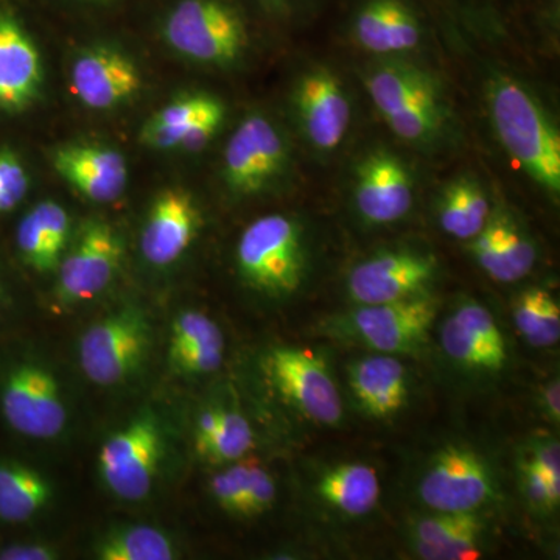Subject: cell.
<instances>
[{
  "mask_svg": "<svg viewBox=\"0 0 560 560\" xmlns=\"http://www.w3.org/2000/svg\"><path fill=\"white\" fill-rule=\"evenodd\" d=\"M363 80L382 119L408 145L433 150L451 136V105L430 70L401 58H383Z\"/></svg>",
  "mask_w": 560,
  "mask_h": 560,
  "instance_id": "obj_1",
  "label": "cell"
},
{
  "mask_svg": "<svg viewBox=\"0 0 560 560\" xmlns=\"http://www.w3.org/2000/svg\"><path fill=\"white\" fill-rule=\"evenodd\" d=\"M493 130L526 175L552 198L560 195V136L550 114L517 79L492 72L486 80Z\"/></svg>",
  "mask_w": 560,
  "mask_h": 560,
  "instance_id": "obj_2",
  "label": "cell"
},
{
  "mask_svg": "<svg viewBox=\"0 0 560 560\" xmlns=\"http://www.w3.org/2000/svg\"><path fill=\"white\" fill-rule=\"evenodd\" d=\"M235 259L246 285L275 300L298 293L311 267L304 228L283 213L253 221L243 231Z\"/></svg>",
  "mask_w": 560,
  "mask_h": 560,
  "instance_id": "obj_3",
  "label": "cell"
},
{
  "mask_svg": "<svg viewBox=\"0 0 560 560\" xmlns=\"http://www.w3.org/2000/svg\"><path fill=\"white\" fill-rule=\"evenodd\" d=\"M441 301L433 293L389 304L355 305L331 316L324 334L388 355H416L429 342Z\"/></svg>",
  "mask_w": 560,
  "mask_h": 560,
  "instance_id": "obj_4",
  "label": "cell"
},
{
  "mask_svg": "<svg viewBox=\"0 0 560 560\" xmlns=\"http://www.w3.org/2000/svg\"><path fill=\"white\" fill-rule=\"evenodd\" d=\"M173 49L202 65L231 66L248 47L241 14L223 0H180L165 22Z\"/></svg>",
  "mask_w": 560,
  "mask_h": 560,
  "instance_id": "obj_5",
  "label": "cell"
},
{
  "mask_svg": "<svg viewBox=\"0 0 560 560\" xmlns=\"http://www.w3.org/2000/svg\"><path fill=\"white\" fill-rule=\"evenodd\" d=\"M418 495L429 511L480 512L495 503L500 489L480 452L467 444H447L427 463Z\"/></svg>",
  "mask_w": 560,
  "mask_h": 560,
  "instance_id": "obj_6",
  "label": "cell"
},
{
  "mask_svg": "<svg viewBox=\"0 0 560 560\" xmlns=\"http://www.w3.org/2000/svg\"><path fill=\"white\" fill-rule=\"evenodd\" d=\"M268 381L302 418L320 427L345 419L340 389L326 359L311 349L279 346L265 355Z\"/></svg>",
  "mask_w": 560,
  "mask_h": 560,
  "instance_id": "obj_7",
  "label": "cell"
},
{
  "mask_svg": "<svg viewBox=\"0 0 560 560\" xmlns=\"http://www.w3.org/2000/svg\"><path fill=\"white\" fill-rule=\"evenodd\" d=\"M290 158L289 140L278 125L267 116L250 114L224 149V183L241 197L259 195L285 175Z\"/></svg>",
  "mask_w": 560,
  "mask_h": 560,
  "instance_id": "obj_8",
  "label": "cell"
},
{
  "mask_svg": "<svg viewBox=\"0 0 560 560\" xmlns=\"http://www.w3.org/2000/svg\"><path fill=\"white\" fill-rule=\"evenodd\" d=\"M436 257L416 248L382 249L350 268L346 290L355 305L389 304L431 293Z\"/></svg>",
  "mask_w": 560,
  "mask_h": 560,
  "instance_id": "obj_9",
  "label": "cell"
},
{
  "mask_svg": "<svg viewBox=\"0 0 560 560\" xmlns=\"http://www.w3.org/2000/svg\"><path fill=\"white\" fill-rule=\"evenodd\" d=\"M149 345L145 315L136 308H121L84 331L80 341L81 370L95 385H117L139 370Z\"/></svg>",
  "mask_w": 560,
  "mask_h": 560,
  "instance_id": "obj_10",
  "label": "cell"
},
{
  "mask_svg": "<svg viewBox=\"0 0 560 560\" xmlns=\"http://www.w3.org/2000/svg\"><path fill=\"white\" fill-rule=\"evenodd\" d=\"M291 105L302 138L316 153L329 154L345 142L352 106L337 72L324 66L305 70L294 84Z\"/></svg>",
  "mask_w": 560,
  "mask_h": 560,
  "instance_id": "obj_11",
  "label": "cell"
},
{
  "mask_svg": "<svg viewBox=\"0 0 560 560\" xmlns=\"http://www.w3.org/2000/svg\"><path fill=\"white\" fill-rule=\"evenodd\" d=\"M162 438L153 416H140L109 438L98 455L105 485L121 500L145 499L160 469Z\"/></svg>",
  "mask_w": 560,
  "mask_h": 560,
  "instance_id": "obj_12",
  "label": "cell"
},
{
  "mask_svg": "<svg viewBox=\"0 0 560 560\" xmlns=\"http://www.w3.org/2000/svg\"><path fill=\"white\" fill-rule=\"evenodd\" d=\"M121 259L124 245L116 230L105 221H86L58 264V301L70 305L94 300L116 278Z\"/></svg>",
  "mask_w": 560,
  "mask_h": 560,
  "instance_id": "obj_13",
  "label": "cell"
},
{
  "mask_svg": "<svg viewBox=\"0 0 560 560\" xmlns=\"http://www.w3.org/2000/svg\"><path fill=\"white\" fill-rule=\"evenodd\" d=\"M440 342L445 357L467 374L497 375L510 361V348L495 316L469 298L445 316Z\"/></svg>",
  "mask_w": 560,
  "mask_h": 560,
  "instance_id": "obj_14",
  "label": "cell"
},
{
  "mask_svg": "<svg viewBox=\"0 0 560 560\" xmlns=\"http://www.w3.org/2000/svg\"><path fill=\"white\" fill-rule=\"evenodd\" d=\"M2 411L11 429L33 440L57 438L68 422L57 378L39 364L24 363L9 372Z\"/></svg>",
  "mask_w": 560,
  "mask_h": 560,
  "instance_id": "obj_15",
  "label": "cell"
},
{
  "mask_svg": "<svg viewBox=\"0 0 560 560\" xmlns=\"http://www.w3.org/2000/svg\"><path fill=\"white\" fill-rule=\"evenodd\" d=\"M352 198L360 219L371 226L404 220L415 205L410 167L393 151H370L353 168Z\"/></svg>",
  "mask_w": 560,
  "mask_h": 560,
  "instance_id": "obj_16",
  "label": "cell"
},
{
  "mask_svg": "<svg viewBox=\"0 0 560 560\" xmlns=\"http://www.w3.org/2000/svg\"><path fill=\"white\" fill-rule=\"evenodd\" d=\"M349 32L368 54L400 58L422 46L425 24L415 0H355Z\"/></svg>",
  "mask_w": 560,
  "mask_h": 560,
  "instance_id": "obj_17",
  "label": "cell"
},
{
  "mask_svg": "<svg viewBox=\"0 0 560 560\" xmlns=\"http://www.w3.org/2000/svg\"><path fill=\"white\" fill-rule=\"evenodd\" d=\"M70 84L84 106L106 110L131 101L142 80L127 55L110 47H94L73 62Z\"/></svg>",
  "mask_w": 560,
  "mask_h": 560,
  "instance_id": "obj_18",
  "label": "cell"
},
{
  "mask_svg": "<svg viewBox=\"0 0 560 560\" xmlns=\"http://www.w3.org/2000/svg\"><path fill=\"white\" fill-rule=\"evenodd\" d=\"M346 377L353 404L370 419L399 415L410 397V372L397 355L374 352L350 361Z\"/></svg>",
  "mask_w": 560,
  "mask_h": 560,
  "instance_id": "obj_19",
  "label": "cell"
},
{
  "mask_svg": "<svg viewBox=\"0 0 560 560\" xmlns=\"http://www.w3.org/2000/svg\"><path fill=\"white\" fill-rule=\"evenodd\" d=\"M469 250L478 267L501 283L526 278L537 260L536 245L528 232L504 209L490 213L480 234L469 241Z\"/></svg>",
  "mask_w": 560,
  "mask_h": 560,
  "instance_id": "obj_20",
  "label": "cell"
},
{
  "mask_svg": "<svg viewBox=\"0 0 560 560\" xmlns=\"http://www.w3.org/2000/svg\"><path fill=\"white\" fill-rule=\"evenodd\" d=\"M200 212L189 191L167 189L151 206L140 248L154 267H167L186 253L197 237Z\"/></svg>",
  "mask_w": 560,
  "mask_h": 560,
  "instance_id": "obj_21",
  "label": "cell"
},
{
  "mask_svg": "<svg viewBox=\"0 0 560 560\" xmlns=\"http://www.w3.org/2000/svg\"><path fill=\"white\" fill-rule=\"evenodd\" d=\"M486 525L480 512H436L416 518L408 539L416 558L475 560L482 556Z\"/></svg>",
  "mask_w": 560,
  "mask_h": 560,
  "instance_id": "obj_22",
  "label": "cell"
},
{
  "mask_svg": "<svg viewBox=\"0 0 560 560\" xmlns=\"http://www.w3.org/2000/svg\"><path fill=\"white\" fill-rule=\"evenodd\" d=\"M55 171L88 200H119L127 187V162L119 151L102 145H66L54 153Z\"/></svg>",
  "mask_w": 560,
  "mask_h": 560,
  "instance_id": "obj_23",
  "label": "cell"
},
{
  "mask_svg": "<svg viewBox=\"0 0 560 560\" xmlns=\"http://www.w3.org/2000/svg\"><path fill=\"white\" fill-rule=\"evenodd\" d=\"M43 68L39 51L24 28L0 14V106L22 109L38 95Z\"/></svg>",
  "mask_w": 560,
  "mask_h": 560,
  "instance_id": "obj_24",
  "label": "cell"
},
{
  "mask_svg": "<svg viewBox=\"0 0 560 560\" xmlns=\"http://www.w3.org/2000/svg\"><path fill=\"white\" fill-rule=\"evenodd\" d=\"M318 499L331 511L350 518L370 515L381 501L377 471L366 463H340L320 471L315 485Z\"/></svg>",
  "mask_w": 560,
  "mask_h": 560,
  "instance_id": "obj_25",
  "label": "cell"
},
{
  "mask_svg": "<svg viewBox=\"0 0 560 560\" xmlns=\"http://www.w3.org/2000/svg\"><path fill=\"white\" fill-rule=\"evenodd\" d=\"M489 198L480 180L460 175L442 189L438 198L436 217L441 230L456 241L469 242L488 223Z\"/></svg>",
  "mask_w": 560,
  "mask_h": 560,
  "instance_id": "obj_26",
  "label": "cell"
},
{
  "mask_svg": "<svg viewBox=\"0 0 560 560\" xmlns=\"http://www.w3.org/2000/svg\"><path fill=\"white\" fill-rule=\"evenodd\" d=\"M215 116H224L223 103L210 95H189L154 114L143 128L140 139L154 149H176L187 128Z\"/></svg>",
  "mask_w": 560,
  "mask_h": 560,
  "instance_id": "obj_27",
  "label": "cell"
},
{
  "mask_svg": "<svg viewBox=\"0 0 560 560\" xmlns=\"http://www.w3.org/2000/svg\"><path fill=\"white\" fill-rule=\"evenodd\" d=\"M51 497L49 481L22 464H0V518L10 523L31 521Z\"/></svg>",
  "mask_w": 560,
  "mask_h": 560,
  "instance_id": "obj_28",
  "label": "cell"
},
{
  "mask_svg": "<svg viewBox=\"0 0 560 560\" xmlns=\"http://www.w3.org/2000/svg\"><path fill=\"white\" fill-rule=\"evenodd\" d=\"M512 319L533 348H555L560 340L559 302L548 290L533 287L522 291L512 302Z\"/></svg>",
  "mask_w": 560,
  "mask_h": 560,
  "instance_id": "obj_29",
  "label": "cell"
},
{
  "mask_svg": "<svg viewBox=\"0 0 560 560\" xmlns=\"http://www.w3.org/2000/svg\"><path fill=\"white\" fill-rule=\"evenodd\" d=\"M95 555L102 560H172L176 552L172 540L160 529L136 525L108 534Z\"/></svg>",
  "mask_w": 560,
  "mask_h": 560,
  "instance_id": "obj_30",
  "label": "cell"
},
{
  "mask_svg": "<svg viewBox=\"0 0 560 560\" xmlns=\"http://www.w3.org/2000/svg\"><path fill=\"white\" fill-rule=\"evenodd\" d=\"M254 433L248 419L237 410L221 411L219 429L208 440L195 444L198 455L213 464L242 459L253 448Z\"/></svg>",
  "mask_w": 560,
  "mask_h": 560,
  "instance_id": "obj_31",
  "label": "cell"
},
{
  "mask_svg": "<svg viewBox=\"0 0 560 560\" xmlns=\"http://www.w3.org/2000/svg\"><path fill=\"white\" fill-rule=\"evenodd\" d=\"M223 345V334L215 320L210 319L206 313L187 311L173 320L168 357Z\"/></svg>",
  "mask_w": 560,
  "mask_h": 560,
  "instance_id": "obj_32",
  "label": "cell"
},
{
  "mask_svg": "<svg viewBox=\"0 0 560 560\" xmlns=\"http://www.w3.org/2000/svg\"><path fill=\"white\" fill-rule=\"evenodd\" d=\"M250 459H238L228 464L210 480V493L217 504L231 515H241L243 495L248 482Z\"/></svg>",
  "mask_w": 560,
  "mask_h": 560,
  "instance_id": "obj_33",
  "label": "cell"
},
{
  "mask_svg": "<svg viewBox=\"0 0 560 560\" xmlns=\"http://www.w3.org/2000/svg\"><path fill=\"white\" fill-rule=\"evenodd\" d=\"M518 481L526 503L537 514L550 515L559 510L560 481L550 480L526 460L518 459Z\"/></svg>",
  "mask_w": 560,
  "mask_h": 560,
  "instance_id": "obj_34",
  "label": "cell"
},
{
  "mask_svg": "<svg viewBox=\"0 0 560 560\" xmlns=\"http://www.w3.org/2000/svg\"><path fill=\"white\" fill-rule=\"evenodd\" d=\"M18 248L21 250L22 259L25 264L31 265L33 270L47 272L57 268L55 261L51 260L49 248H47L38 217L33 210L22 219L20 228H18Z\"/></svg>",
  "mask_w": 560,
  "mask_h": 560,
  "instance_id": "obj_35",
  "label": "cell"
},
{
  "mask_svg": "<svg viewBox=\"0 0 560 560\" xmlns=\"http://www.w3.org/2000/svg\"><path fill=\"white\" fill-rule=\"evenodd\" d=\"M276 482L270 471L260 466L257 460L250 459L248 482L243 495L241 515L238 517H256L271 510L276 500Z\"/></svg>",
  "mask_w": 560,
  "mask_h": 560,
  "instance_id": "obj_36",
  "label": "cell"
},
{
  "mask_svg": "<svg viewBox=\"0 0 560 560\" xmlns=\"http://www.w3.org/2000/svg\"><path fill=\"white\" fill-rule=\"evenodd\" d=\"M32 210L38 217L40 230H43L44 237H46L51 260L55 261L58 268L62 250H65L69 238L70 220L68 212L55 201L39 202Z\"/></svg>",
  "mask_w": 560,
  "mask_h": 560,
  "instance_id": "obj_37",
  "label": "cell"
},
{
  "mask_svg": "<svg viewBox=\"0 0 560 560\" xmlns=\"http://www.w3.org/2000/svg\"><path fill=\"white\" fill-rule=\"evenodd\" d=\"M28 190V175L16 154L0 151V213L16 208Z\"/></svg>",
  "mask_w": 560,
  "mask_h": 560,
  "instance_id": "obj_38",
  "label": "cell"
},
{
  "mask_svg": "<svg viewBox=\"0 0 560 560\" xmlns=\"http://www.w3.org/2000/svg\"><path fill=\"white\" fill-rule=\"evenodd\" d=\"M550 480L560 481V444L551 434H537L526 442L521 458Z\"/></svg>",
  "mask_w": 560,
  "mask_h": 560,
  "instance_id": "obj_39",
  "label": "cell"
},
{
  "mask_svg": "<svg viewBox=\"0 0 560 560\" xmlns=\"http://www.w3.org/2000/svg\"><path fill=\"white\" fill-rule=\"evenodd\" d=\"M224 359L223 346H209L171 357L173 370L180 374L202 375L220 370Z\"/></svg>",
  "mask_w": 560,
  "mask_h": 560,
  "instance_id": "obj_40",
  "label": "cell"
},
{
  "mask_svg": "<svg viewBox=\"0 0 560 560\" xmlns=\"http://www.w3.org/2000/svg\"><path fill=\"white\" fill-rule=\"evenodd\" d=\"M539 407L544 418L552 425L559 427L560 422V383L559 378H551L547 385L541 386L539 393Z\"/></svg>",
  "mask_w": 560,
  "mask_h": 560,
  "instance_id": "obj_41",
  "label": "cell"
},
{
  "mask_svg": "<svg viewBox=\"0 0 560 560\" xmlns=\"http://www.w3.org/2000/svg\"><path fill=\"white\" fill-rule=\"evenodd\" d=\"M2 560H54L57 552L47 545H18L0 552Z\"/></svg>",
  "mask_w": 560,
  "mask_h": 560,
  "instance_id": "obj_42",
  "label": "cell"
},
{
  "mask_svg": "<svg viewBox=\"0 0 560 560\" xmlns=\"http://www.w3.org/2000/svg\"><path fill=\"white\" fill-rule=\"evenodd\" d=\"M221 411H223V408H210V410L201 412L197 420V427H195V444L208 440L212 436L213 431L219 429Z\"/></svg>",
  "mask_w": 560,
  "mask_h": 560,
  "instance_id": "obj_43",
  "label": "cell"
},
{
  "mask_svg": "<svg viewBox=\"0 0 560 560\" xmlns=\"http://www.w3.org/2000/svg\"><path fill=\"white\" fill-rule=\"evenodd\" d=\"M265 5L272 7V9L278 10H291L296 3L302 2V0H260Z\"/></svg>",
  "mask_w": 560,
  "mask_h": 560,
  "instance_id": "obj_44",
  "label": "cell"
}]
</instances>
